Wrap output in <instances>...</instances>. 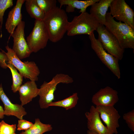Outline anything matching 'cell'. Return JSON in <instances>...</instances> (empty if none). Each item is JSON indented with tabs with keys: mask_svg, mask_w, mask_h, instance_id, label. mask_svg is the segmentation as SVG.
<instances>
[{
	"mask_svg": "<svg viewBox=\"0 0 134 134\" xmlns=\"http://www.w3.org/2000/svg\"><path fill=\"white\" fill-rule=\"evenodd\" d=\"M96 107L106 126L114 134H117V129L119 127L118 121L120 116L114 106H97Z\"/></svg>",
	"mask_w": 134,
	"mask_h": 134,
	"instance_id": "11",
	"label": "cell"
},
{
	"mask_svg": "<svg viewBox=\"0 0 134 134\" xmlns=\"http://www.w3.org/2000/svg\"><path fill=\"white\" fill-rule=\"evenodd\" d=\"M123 118L126 122L128 127L134 132V109L124 114Z\"/></svg>",
	"mask_w": 134,
	"mask_h": 134,
	"instance_id": "26",
	"label": "cell"
},
{
	"mask_svg": "<svg viewBox=\"0 0 134 134\" xmlns=\"http://www.w3.org/2000/svg\"><path fill=\"white\" fill-rule=\"evenodd\" d=\"M7 62L8 59L6 54L2 50V52L0 51V66L3 69H6L7 68L6 62Z\"/></svg>",
	"mask_w": 134,
	"mask_h": 134,
	"instance_id": "28",
	"label": "cell"
},
{
	"mask_svg": "<svg viewBox=\"0 0 134 134\" xmlns=\"http://www.w3.org/2000/svg\"><path fill=\"white\" fill-rule=\"evenodd\" d=\"M25 0H17L15 6L8 13L5 24V28L11 35L13 33L16 27L22 21L21 8Z\"/></svg>",
	"mask_w": 134,
	"mask_h": 134,
	"instance_id": "15",
	"label": "cell"
},
{
	"mask_svg": "<svg viewBox=\"0 0 134 134\" xmlns=\"http://www.w3.org/2000/svg\"><path fill=\"white\" fill-rule=\"evenodd\" d=\"M4 110L2 106L0 105V119H3L4 117Z\"/></svg>",
	"mask_w": 134,
	"mask_h": 134,
	"instance_id": "29",
	"label": "cell"
},
{
	"mask_svg": "<svg viewBox=\"0 0 134 134\" xmlns=\"http://www.w3.org/2000/svg\"><path fill=\"white\" fill-rule=\"evenodd\" d=\"M48 32L49 40L53 42L60 40L67 32L69 22L66 11L56 6L45 14L42 21Z\"/></svg>",
	"mask_w": 134,
	"mask_h": 134,
	"instance_id": "1",
	"label": "cell"
},
{
	"mask_svg": "<svg viewBox=\"0 0 134 134\" xmlns=\"http://www.w3.org/2000/svg\"><path fill=\"white\" fill-rule=\"evenodd\" d=\"M99 23L90 13L86 12L74 17L69 22L67 31V35L72 36L77 35H89L96 30Z\"/></svg>",
	"mask_w": 134,
	"mask_h": 134,
	"instance_id": "4",
	"label": "cell"
},
{
	"mask_svg": "<svg viewBox=\"0 0 134 134\" xmlns=\"http://www.w3.org/2000/svg\"></svg>",
	"mask_w": 134,
	"mask_h": 134,
	"instance_id": "31",
	"label": "cell"
},
{
	"mask_svg": "<svg viewBox=\"0 0 134 134\" xmlns=\"http://www.w3.org/2000/svg\"><path fill=\"white\" fill-rule=\"evenodd\" d=\"M13 5L12 0H0V29L1 37L2 36L1 28L3 23V16L4 12L8 8Z\"/></svg>",
	"mask_w": 134,
	"mask_h": 134,
	"instance_id": "24",
	"label": "cell"
},
{
	"mask_svg": "<svg viewBox=\"0 0 134 134\" xmlns=\"http://www.w3.org/2000/svg\"><path fill=\"white\" fill-rule=\"evenodd\" d=\"M104 26L116 38L123 49H134V29L122 22L115 21L109 12L106 14Z\"/></svg>",
	"mask_w": 134,
	"mask_h": 134,
	"instance_id": "2",
	"label": "cell"
},
{
	"mask_svg": "<svg viewBox=\"0 0 134 134\" xmlns=\"http://www.w3.org/2000/svg\"><path fill=\"white\" fill-rule=\"evenodd\" d=\"M5 48L7 51L6 52L1 50L7 56V64L12 65L25 78L29 79L30 81H37L40 71L35 63L32 61L23 62L8 45Z\"/></svg>",
	"mask_w": 134,
	"mask_h": 134,
	"instance_id": "5",
	"label": "cell"
},
{
	"mask_svg": "<svg viewBox=\"0 0 134 134\" xmlns=\"http://www.w3.org/2000/svg\"><path fill=\"white\" fill-rule=\"evenodd\" d=\"M16 129V124L10 125L3 120L0 122V134H14Z\"/></svg>",
	"mask_w": 134,
	"mask_h": 134,
	"instance_id": "25",
	"label": "cell"
},
{
	"mask_svg": "<svg viewBox=\"0 0 134 134\" xmlns=\"http://www.w3.org/2000/svg\"><path fill=\"white\" fill-rule=\"evenodd\" d=\"M7 68L10 69L12 74V84L11 90L14 93H16L22 85L23 81V76L18 73L16 68L11 64H7Z\"/></svg>",
	"mask_w": 134,
	"mask_h": 134,
	"instance_id": "22",
	"label": "cell"
},
{
	"mask_svg": "<svg viewBox=\"0 0 134 134\" xmlns=\"http://www.w3.org/2000/svg\"><path fill=\"white\" fill-rule=\"evenodd\" d=\"M91 47L100 61L118 79L121 77L119 60L104 49L94 33L89 35Z\"/></svg>",
	"mask_w": 134,
	"mask_h": 134,
	"instance_id": "8",
	"label": "cell"
},
{
	"mask_svg": "<svg viewBox=\"0 0 134 134\" xmlns=\"http://www.w3.org/2000/svg\"><path fill=\"white\" fill-rule=\"evenodd\" d=\"M0 99L4 106V114L7 116H14L20 120L27 114L25 108L21 104L12 103L5 93L1 83L0 84Z\"/></svg>",
	"mask_w": 134,
	"mask_h": 134,
	"instance_id": "14",
	"label": "cell"
},
{
	"mask_svg": "<svg viewBox=\"0 0 134 134\" xmlns=\"http://www.w3.org/2000/svg\"><path fill=\"white\" fill-rule=\"evenodd\" d=\"M73 81V78L68 75L62 73L56 75L48 82L44 81L39 89L38 93L40 108L46 109L50 107L54 100V93L59 84H69Z\"/></svg>",
	"mask_w": 134,
	"mask_h": 134,
	"instance_id": "3",
	"label": "cell"
},
{
	"mask_svg": "<svg viewBox=\"0 0 134 134\" xmlns=\"http://www.w3.org/2000/svg\"><path fill=\"white\" fill-rule=\"evenodd\" d=\"M85 115L87 119L88 130L98 134H114L103 124L99 112L94 106H91L89 111L86 112Z\"/></svg>",
	"mask_w": 134,
	"mask_h": 134,
	"instance_id": "13",
	"label": "cell"
},
{
	"mask_svg": "<svg viewBox=\"0 0 134 134\" xmlns=\"http://www.w3.org/2000/svg\"><path fill=\"white\" fill-rule=\"evenodd\" d=\"M100 0H88L80 1L77 0H58L60 7L64 5H67L66 11L68 12H72L75 8L80 9L79 12L81 13L86 12L87 8Z\"/></svg>",
	"mask_w": 134,
	"mask_h": 134,
	"instance_id": "18",
	"label": "cell"
},
{
	"mask_svg": "<svg viewBox=\"0 0 134 134\" xmlns=\"http://www.w3.org/2000/svg\"><path fill=\"white\" fill-rule=\"evenodd\" d=\"M118 94L116 90L107 86L101 89L93 96L92 102L96 106H114L118 101Z\"/></svg>",
	"mask_w": 134,
	"mask_h": 134,
	"instance_id": "12",
	"label": "cell"
},
{
	"mask_svg": "<svg viewBox=\"0 0 134 134\" xmlns=\"http://www.w3.org/2000/svg\"><path fill=\"white\" fill-rule=\"evenodd\" d=\"M113 0H100L91 5L90 14L99 24L104 25L108 9Z\"/></svg>",
	"mask_w": 134,
	"mask_h": 134,
	"instance_id": "17",
	"label": "cell"
},
{
	"mask_svg": "<svg viewBox=\"0 0 134 134\" xmlns=\"http://www.w3.org/2000/svg\"><path fill=\"white\" fill-rule=\"evenodd\" d=\"M49 37L42 21L35 20L32 32L26 38V41L32 53H36L46 46Z\"/></svg>",
	"mask_w": 134,
	"mask_h": 134,
	"instance_id": "7",
	"label": "cell"
},
{
	"mask_svg": "<svg viewBox=\"0 0 134 134\" xmlns=\"http://www.w3.org/2000/svg\"><path fill=\"white\" fill-rule=\"evenodd\" d=\"M34 124L32 122L25 120L21 119L18 120L17 125V130L19 131H26L32 127Z\"/></svg>",
	"mask_w": 134,
	"mask_h": 134,
	"instance_id": "27",
	"label": "cell"
},
{
	"mask_svg": "<svg viewBox=\"0 0 134 134\" xmlns=\"http://www.w3.org/2000/svg\"><path fill=\"white\" fill-rule=\"evenodd\" d=\"M111 16L134 29V12L124 0H113L109 7Z\"/></svg>",
	"mask_w": 134,
	"mask_h": 134,
	"instance_id": "9",
	"label": "cell"
},
{
	"mask_svg": "<svg viewBox=\"0 0 134 134\" xmlns=\"http://www.w3.org/2000/svg\"><path fill=\"white\" fill-rule=\"evenodd\" d=\"M35 1L45 14L57 6L56 0H35Z\"/></svg>",
	"mask_w": 134,
	"mask_h": 134,
	"instance_id": "23",
	"label": "cell"
},
{
	"mask_svg": "<svg viewBox=\"0 0 134 134\" xmlns=\"http://www.w3.org/2000/svg\"><path fill=\"white\" fill-rule=\"evenodd\" d=\"M25 23L22 21L11 35L13 38L12 50L20 60L29 57L32 53L25 37Z\"/></svg>",
	"mask_w": 134,
	"mask_h": 134,
	"instance_id": "10",
	"label": "cell"
},
{
	"mask_svg": "<svg viewBox=\"0 0 134 134\" xmlns=\"http://www.w3.org/2000/svg\"><path fill=\"white\" fill-rule=\"evenodd\" d=\"M52 127L51 125L42 123L38 118L35 120L33 126L27 130L22 131L20 134H43L51 131Z\"/></svg>",
	"mask_w": 134,
	"mask_h": 134,
	"instance_id": "20",
	"label": "cell"
},
{
	"mask_svg": "<svg viewBox=\"0 0 134 134\" xmlns=\"http://www.w3.org/2000/svg\"><path fill=\"white\" fill-rule=\"evenodd\" d=\"M78 99L77 93H74L71 95L62 100L53 102L50 104V106L61 107L67 110L74 107L77 104Z\"/></svg>",
	"mask_w": 134,
	"mask_h": 134,
	"instance_id": "21",
	"label": "cell"
},
{
	"mask_svg": "<svg viewBox=\"0 0 134 134\" xmlns=\"http://www.w3.org/2000/svg\"><path fill=\"white\" fill-rule=\"evenodd\" d=\"M87 134H98L94 132L88 130L87 131Z\"/></svg>",
	"mask_w": 134,
	"mask_h": 134,
	"instance_id": "30",
	"label": "cell"
},
{
	"mask_svg": "<svg viewBox=\"0 0 134 134\" xmlns=\"http://www.w3.org/2000/svg\"><path fill=\"white\" fill-rule=\"evenodd\" d=\"M96 31L98 34V39L104 49L119 60H121L124 49L122 48L116 38L104 25L99 24Z\"/></svg>",
	"mask_w": 134,
	"mask_h": 134,
	"instance_id": "6",
	"label": "cell"
},
{
	"mask_svg": "<svg viewBox=\"0 0 134 134\" xmlns=\"http://www.w3.org/2000/svg\"><path fill=\"white\" fill-rule=\"evenodd\" d=\"M21 104L23 106L29 103L38 95L39 89L34 81H27L22 85L18 91Z\"/></svg>",
	"mask_w": 134,
	"mask_h": 134,
	"instance_id": "16",
	"label": "cell"
},
{
	"mask_svg": "<svg viewBox=\"0 0 134 134\" xmlns=\"http://www.w3.org/2000/svg\"><path fill=\"white\" fill-rule=\"evenodd\" d=\"M25 4L26 9L31 17L35 20L43 21L45 14L39 6L35 0H26Z\"/></svg>",
	"mask_w": 134,
	"mask_h": 134,
	"instance_id": "19",
	"label": "cell"
}]
</instances>
